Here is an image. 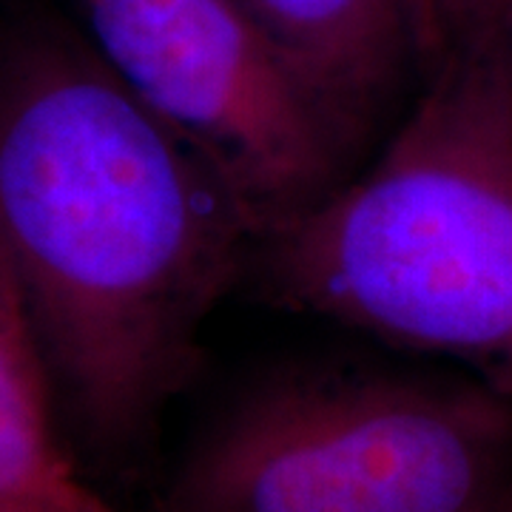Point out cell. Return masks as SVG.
Returning <instances> with one entry per match:
<instances>
[{
  "instance_id": "1",
  "label": "cell",
  "mask_w": 512,
  "mask_h": 512,
  "mask_svg": "<svg viewBox=\"0 0 512 512\" xmlns=\"http://www.w3.org/2000/svg\"><path fill=\"white\" fill-rule=\"evenodd\" d=\"M254 225L83 35L0 32V262L86 450H137L194 379Z\"/></svg>"
},
{
  "instance_id": "2",
  "label": "cell",
  "mask_w": 512,
  "mask_h": 512,
  "mask_svg": "<svg viewBox=\"0 0 512 512\" xmlns=\"http://www.w3.org/2000/svg\"><path fill=\"white\" fill-rule=\"evenodd\" d=\"M254 256L279 305L456 362L512 399V57L421 74L382 154Z\"/></svg>"
},
{
  "instance_id": "3",
  "label": "cell",
  "mask_w": 512,
  "mask_h": 512,
  "mask_svg": "<svg viewBox=\"0 0 512 512\" xmlns=\"http://www.w3.org/2000/svg\"><path fill=\"white\" fill-rule=\"evenodd\" d=\"M512 481V399L476 376L293 367L191 444L154 512H473Z\"/></svg>"
},
{
  "instance_id": "4",
  "label": "cell",
  "mask_w": 512,
  "mask_h": 512,
  "mask_svg": "<svg viewBox=\"0 0 512 512\" xmlns=\"http://www.w3.org/2000/svg\"><path fill=\"white\" fill-rule=\"evenodd\" d=\"M86 43L234 194L256 239L325 200L362 146L231 0H77Z\"/></svg>"
},
{
  "instance_id": "5",
  "label": "cell",
  "mask_w": 512,
  "mask_h": 512,
  "mask_svg": "<svg viewBox=\"0 0 512 512\" xmlns=\"http://www.w3.org/2000/svg\"><path fill=\"white\" fill-rule=\"evenodd\" d=\"M362 146L416 74L410 0H231Z\"/></svg>"
},
{
  "instance_id": "6",
  "label": "cell",
  "mask_w": 512,
  "mask_h": 512,
  "mask_svg": "<svg viewBox=\"0 0 512 512\" xmlns=\"http://www.w3.org/2000/svg\"><path fill=\"white\" fill-rule=\"evenodd\" d=\"M55 390L0 262V512H92L63 447Z\"/></svg>"
},
{
  "instance_id": "7",
  "label": "cell",
  "mask_w": 512,
  "mask_h": 512,
  "mask_svg": "<svg viewBox=\"0 0 512 512\" xmlns=\"http://www.w3.org/2000/svg\"><path fill=\"white\" fill-rule=\"evenodd\" d=\"M416 77L467 52L512 57V0H410Z\"/></svg>"
},
{
  "instance_id": "8",
  "label": "cell",
  "mask_w": 512,
  "mask_h": 512,
  "mask_svg": "<svg viewBox=\"0 0 512 512\" xmlns=\"http://www.w3.org/2000/svg\"><path fill=\"white\" fill-rule=\"evenodd\" d=\"M473 512H512V481L495 498H490L487 504H481Z\"/></svg>"
},
{
  "instance_id": "9",
  "label": "cell",
  "mask_w": 512,
  "mask_h": 512,
  "mask_svg": "<svg viewBox=\"0 0 512 512\" xmlns=\"http://www.w3.org/2000/svg\"><path fill=\"white\" fill-rule=\"evenodd\" d=\"M94 512H111V510H109V507H106V504H100V507H97V510H94Z\"/></svg>"
},
{
  "instance_id": "10",
  "label": "cell",
  "mask_w": 512,
  "mask_h": 512,
  "mask_svg": "<svg viewBox=\"0 0 512 512\" xmlns=\"http://www.w3.org/2000/svg\"><path fill=\"white\" fill-rule=\"evenodd\" d=\"M97 507H100V504H97ZM97 507H94V510H97ZM94 510H92V512H94Z\"/></svg>"
}]
</instances>
